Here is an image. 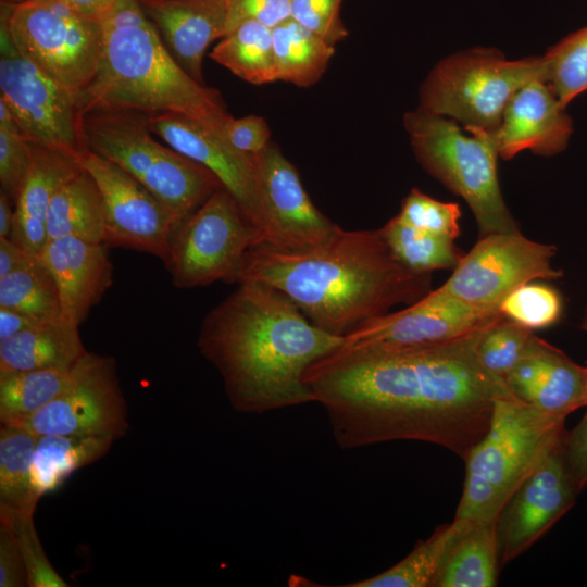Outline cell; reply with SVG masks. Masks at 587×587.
Listing matches in <instances>:
<instances>
[{"instance_id":"obj_1","label":"cell","mask_w":587,"mask_h":587,"mask_svg":"<svg viewBox=\"0 0 587 587\" xmlns=\"http://www.w3.org/2000/svg\"><path fill=\"white\" fill-rule=\"evenodd\" d=\"M489 324L420 349H336L310 365L303 382L326 412L342 449L419 440L464 460L486 434L496 400L511 394L504 379L487 371L477 357Z\"/></svg>"},{"instance_id":"obj_2","label":"cell","mask_w":587,"mask_h":587,"mask_svg":"<svg viewBox=\"0 0 587 587\" xmlns=\"http://www.w3.org/2000/svg\"><path fill=\"white\" fill-rule=\"evenodd\" d=\"M342 340L278 289L248 280L205 315L197 346L220 373L233 409L264 414L314 402L303 375Z\"/></svg>"},{"instance_id":"obj_3","label":"cell","mask_w":587,"mask_h":587,"mask_svg":"<svg viewBox=\"0 0 587 587\" xmlns=\"http://www.w3.org/2000/svg\"><path fill=\"white\" fill-rule=\"evenodd\" d=\"M248 280L278 289L315 326L344 337L395 305L426 296L432 277L402 265L379 229L340 228L327 242L307 250L254 243L232 284Z\"/></svg>"},{"instance_id":"obj_4","label":"cell","mask_w":587,"mask_h":587,"mask_svg":"<svg viewBox=\"0 0 587 587\" xmlns=\"http://www.w3.org/2000/svg\"><path fill=\"white\" fill-rule=\"evenodd\" d=\"M100 22L102 53L96 76L80 91L84 114L176 113L221 129L230 115L220 91L198 83L177 64L139 0H118Z\"/></svg>"},{"instance_id":"obj_5","label":"cell","mask_w":587,"mask_h":587,"mask_svg":"<svg viewBox=\"0 0 587 587\" xmlns=\"http://www.w3.org/2000/svg\"><path fill=\"white\" fill-rule=\"evenodd\" d=\"M565 419L512 394L498 398L486 434L463 460L465 479L454 519L495 524L513 492L560 445Z\"/></svg>"},{"instance_id":"obj_6","label":"cell","mask_w":587,"mask_h":587,"mask_svg":"<svg viewBox=\"0 0 587 587\" xmlns=\"http://www.w3.org/2000/svg\"><path fill=\"white\" fill-rule=\"evenodd\" d=\"M148 116L137 111H89L82 121L84 143L137 179L180 224L223 186L203 165L158 142Z\"/></svg>"},{"instance_id":"obj_7","label":"cell","mask_w":587,"mask_h":587,"mask_svg":"<svg viewBox=\"0 0 587 587\" xmlns=\"http://www.w3.org/2000/svg\"><path fill=\"white\" fill-rule=\"evenodd\" d=\"M403 120L417 161L465 200L479 237L520 232L500 190L495 132L471 130L467 136L454 121L420 107Z\"/></svg>"},{"instance_id":"obj_8","label":"cell","mask_w":587,"mask_h":587,"mask_svg":"<svg viewBox=\"0 0 587 587\" xmlns=\"http://www.w3.org/2000/svg\"><path fill=\"white\" fill-rule=\"evenodd\" d=\"M547 82L544 57L507 60L496 49L474 48L441 60L420 91V108L461 122L466 132L494 133L513 95L527 83Z\"/></svg>"},{"instance_id":"obj_9","label":"cell","mask_w":587,"mask_h":587,"mask_svg":"<svg viewBox=\"0 0 587 587\" xmlns=\"http://www.w3.org/2000/svg\"><path fill=\"white\" fill-rule=\"evenodd\" d=\"M11 8L0 3V99L28 142L80 159L87 151L80 91L60 84L21 54L10 34Z\"/></svg>"},{"instance_id":"obj_10","label":"cell","mask_w":587,"mask_h":587,"mask_svg":"<svg viewBox=\"0 0 587 587\" xmlns=\"http://www.w3.org/2000/svg\"><path fill=\"white\" fill-rule=\"evenodd\" d=\"M8 23L21 54L60 84L82 91L96 76L103 41L100 21L71 3L26 0L12 5Z\"/></svg>"},{"instance_id":"obj_11","label":"cell","mask_w":587,"mask_h":587,"mask_svg":"<svg viewBox=\"0 0 587 587\" xmlns=\"http://www.w3.org/2000/svg\"><path fill=\"white\" fill-rule=\"evenodd\" d=\"M258 242V229L220 187L174 230L164 265L176 288L232 283L246 252Z\"/></svg>"},{"instance_id":"obj_12","label":"cell","mask_w":587,"mask_h":587,"mask_svg":"<svg viewBox=\"0 0 587 587\" xmlns=\"http://www.w3.org/2000/svg\"><path fill=\"white\" fill-rule=\"evenodd\" d=\"M36 436L111 438L128 430V411L115 359L87 351L73 366L63 391L34 414L9 423Z\"/></svg>"},{"instance_id":"obj_13","label":"cell","mask_w":587,"mask_h":587,"mask_svg":"<svg viewBox=\"0 0 587 587\" xmlns=\"http://www.w3.org/2000/svg\"><path fill=\"white\" fill-rule=\"evenodd\" d=\"M555 252L554 246L530 240L520 232L486 235L438 289L475 307L499 309L517 287L560 278L562 271L552 265Z\"/></svg>"},{"instance_id":"obj_14","label":"cell","mask_w":587,"mask_h":587,"mask_svg":"<svg viewBox=\"0 0 587 587\" xmlns=\"http://www.w3.org/2000/svg\"><path fill=\"white\" fill-rule=\"evenodd\" d=\"M502 316L499 309L465 303L438 288L397 312L371 319L344 336L349 352H395L445 344Z\"/></svg>"},{"instance_id":"obj_15","label":"cell","mask_w":587,"mask_h":587,"mask_svg":"<svg viewBox=\"0 0 587 587\" xmlns=\"http://www.w3.org/2000/svg\"><path fill=\"white\" fill-rule=\"evenodd\" d=\"M96 182L105 214L104 245L146 252L166 260L174 214L143 185L112 161L87 150L79 159Z\"/></svg>"},{"instance_id":"obj_16","label":"cell","mask_w":587,"mask_h":587,"mask_svg":"<svg viewBox=\"0 0 587 587\" xmlns=\"http://www.w3.org/2000/svg\"><path fill=\"white\" fill-rule=\"evenodd\" d=\"M148 122L167 146L215 175L258 229L260 242H265L268 224L253 154L241 152L220 130L187 115L160 113L149 115Z\"/></svg>"},{"instance_id":"obj_17","label":"cell","mask_w":587,"mask_h":587,"mask_svg":"<svg viewBox=\"0 0 587 587\" xmlns=\"http://www.w3.org/2000/svg\"><path fill=\"white\" fill-rule=\"evenodd\" d=\"M577 495L560 442L519 486L497 516L495 532L500 567L546 534L574 505Z\"/></svg>"},{"instance_id":"obj_18","label":"cell","mask_w":587,"mask_h":587,"mask_svg":"<svg viewBox=\"0 0 587 587\" xmlns=\"http://www.w3.org/2000/svg\"><path fill=\"white\" fill-rule=\"evenodd\" d=\"M253 159L268 224L264 243L307 250L327 242L340 229L313 204L297 168L275 142L270 141Z\"/></svg>"},{"instance_id":"obj_19","label":"cell","mask_w":587,"mask_h":587,"mask_svg":"<svg viewBox=\"0 0 587 587\" xmlns=\"http://www.w3.org/2000/svg\"><path fill=\"white\" fill-rule=\"evenodd\" d=\"M565 108L545 80L521 87L495 132L499 157L509 160L525 150L547 157L562 152L573 133Z\"/></svg>"},{"instance_id":"obj_20","label":"cell","mask_w":587,"mask_h":587,"mask_svg":"<svg viewBox=\"0 0 587 587\" xmlns=\"http://www.w3.org/2000/svg\"><path fill=\"white\" fill-rule=\"evenodd\" d=\"M177 64L205 85L202 62L209 46L226 35L227 0H139Z\"/></svg>"},{"instance_id":"obj_21","label":"cell","mask_w":587,"mask_h":587,"mask_svg":"<svg viewBox=\"0 0 587 587\" xmlns=\"http://www.w3.org/2000/svg\"><path fill=\"white\" fill-rule=\"evenodd\" d=\"M38 259L58 287L63 315L80 325L113 282L105 245L72 237L50 239Z\"/></svg>"},{"instance_id":"obj_22","label":"cell","mask_w":587,"mask_h":587,"mask_svg":"<svg viewBox=\"0 0 587 587\" xmlns=\"http://www.w3.org/2000/svg\"><path fill=\"white\" fill-rule=\"evenodd\" d=\"M582 367L564 352L534 337L526 354L504 376L516 398L553 415L566 417L585 407Z\"/></svg>"},{"instance_id":"obj_23","label":"cell","mask_w":587,"mask_h":587,"mask_svg":"<svg viewBox=\"0 0 587 587\" xmlns=\"http://www.w3.org/2000/svg\"><path fill=\"white\" fill-rule=\"evenodd\" d=\"M33 160L27 178L14 203L10 239L38 257L46 243L47 218L51 201L60 187L82 168L79 159L30 143Z\"/></svg>"},{"instance_id":"obj_24","label":"cell","mask_w":587,"mask_h":587,"mask_svg":"<svg viewBox=\"0 0 587 587\" xmlns=\"http://www.w3.org/2000/svg\"><path fill=\"white\" fill-rule=\"evenodd\" d=\"M455 532L430 587H494L500 564L495 524L453 519Z\"/></svg>"},{"instance_id":"obj_25","label":"cell","mask_w":587,"mask_h":587,"mask_svg":"<svg viewBox=\"0 0 587 587\" xmlns=\"http://www.w3.org/2000/svg\"><path fill=\"white\" fill-rule=\"evenodd\" d=\"M78 327L62 315L0 340V373L73 366L87 352Z\"/></svg>"},{"instance_id":"obj_26","label":"cell","mask_w":587,"mask_h":587,"mask_svg":"<svg viewBox=\"0 0 587 587\" xmlns=\"http://www.w3.org/2000/svg\"><path fill=\"white\" fill-rule=\"evenodd\" d=\"M48 240L72 237L104 243L105 214L101 193L82 168L55 192L47 218Z\"/></svg>"},{"instance_id":"obj_27","label":"cell","mask_w":587,"mask_h":587,"mask_svg":"<svg viewBox=\"0 0 587 587\" xmlns=\"http://www.w3.org/2000/svg\"><path fill=\"white\" fill-rule=\"evenodd\" d=\"M37 436L0 424V515L35 513L41 496L33 474Z\"/></svg>"},{"instance_id":"obj_28","label":"cell","mask_w":587,"mask_h":587,"mask_svg":"<svg viewBox=\"0 0 587 587\" xmlns=\"http://www.w3.org/2000/svg\"><path fill=\"white\" fill-rule=\"evenodd\" d=\"M113 441L96 436H37L33 474L39 495L60 488L74 472L103 458Z\"/></svg>"},{"instance_id":"obj_29","label":"cell","mask_w":587,"mask_h":587,"mask_svg":"<svg viewBox=\"0 0 587 587\" xmlns=\"http://www.w3.org/2000/svg\"><path fill=\"white\" fill-rule=\"evenodd\" d=\"M276 82L299 87L315 84L325 73L335 46L292 18L272 29Z\"/></svg>"},{"instance_id":"obj_30","label":"cell","mask_w":587,"mask_h":587,"mask_svg":"<svg viewBox=\"0 0 587 587\" xmlns=\"http://www.w3.org/2000/svg\"><path fill=\"white\" fill-rule=\"evenodd\" d=\"M210 57L250 84L276 82L272 28L258 22L239 24L222 38Z\"/></svg>"},{"instance_id":"obj_31","label":"cell","mask_w":587,"mask_h":587,"mask_svg":"<svg viewBox=\"0 0 587 587\" xmlns=\"http://www.w3.org/2000/svg\"><path fill=\"white\" fill-rule=\"evenodd\" d=\"M73 366L0 373V424L14 423L51 402L67 385Z\"/></svg>"},{"instance_id":"obj_32","label":"cell","mask_w":587,"mask_h":587,"mask_svg":"<svg viewBox=\"0 0 587 587\" xmlns=\"http://www.w3.org/2000/svg\"><path fill=\"white\" fill-rule=\"evenodd\" d=\"M379 230L395 258L415 273L454 270L464 255L452 239L419 230L397 216Z\"/></svg>"},{"instance_id":"obj_33","label":"cell","mask_w":587,"mask_h":587,"mask_svg":"<svg viewBox=\"0 0 587 587\" xmlns=\"http://www.w3.org/2000/svg\"><path fill=\"white\" fill-rule=\"evenodd\" d=\"M0 308L18 311L37 322L63 315L58 287L38 257L0 278Z\"/></svg>"},{"instance_id":"obj_34","label":"cell","mask_w":587,"mask_h":587,"mask_svg":"<svg viewBox=\"0 0 587 587\" xmlns=\"http://www.w3.org/2000/svg\"><path fill=\"white\" fill-rule=\"evenodd\" d=\"M455 522L438 526L400 562L375 576L342 587H430L444 552L455 532Z\"/></svg>"},{"instance_id":"obj_35","label":"cell","mask_w":587,"mask_h":587,"mask_svg":"<svg viewBox=\"0 0 587 587\" xmlns=\"http://www.w3.org/2000/svg\"><path fill=\"white\" fill-rule=\"evenodd\" d=\"M542 57L547 84L563 105L587 90V27L570 34Z\"/></svg>"},{"instance_id":"obj_36","label":"cell","mask_w":587,"mask_h":587,"mask_svg":"<svg viewBox=\"0 0 587 587\" xmlns=\"http://www.w3.org/2000/svg\"><path fill=\"white\" fill-rule=\"evenodd\" d=\"M535 335L533 330L503 315L487 326L477 345V357L490 373L502 377L528 351Z\"/></svg>"},{"instance_id":"obj_37","label":"cell","mask_w":587,"mask_h":587,"mask_svg":"<svg viewBox=\"0 0 587 587\" xmlns=\"http://www.w3.org/2000/svg\"><path fill=\"white\" fill-rule=\"evenodd\" d=\"M562 309L560 294L551 286L534 280L514 289L499 305L504 317L530 330L554 325Z\"/></svg>"},{"instance_id":"obj_38","label":"cell","mask_w":587,"mask_h":587,"mask_svg":"<svg viewBox=\"0 0 587 587\" xmlns=\"http://www.w3.org/2000/svg\"><path fill=\"white\" fill-rule=\"evenodd\" d=\"M0 522L7 524L17 542L23 557L28 587H67L66 580L49 561L37 534L34 513L0 515Z\"/></svg>"},{"instance_id":"obj_39","label":"cell","mask_w":587,"mask_h":587,"mask_svg":"<svg viewBox=\"0 0 587 587\" xmlns=\"http://www.w3.org/2000/svg\"><path fill=\"white\" fill-rule=\"evenodd\" d=\"M396 216L419 230L452 240L461 234L459 204L438 201L416 188L404 198Z\"/></svg>"},{"instance_id":"obj_40","label":"cell","mask_w":587,"mask_h":587,"mask_svg":"<svg viewBox=\"0 0 587 587\" xmlns=\"http://www.w3.org/2000/svg\"><path fill=\"white\" fill-rule=\"evenodd\" d=\"M32 160L30 142L21 133L0 130V190L13 203L27 178Z\"/></svg>"},{"instance_id":"obj_41","label":"cell","mask_w":587,"mask_h":587,"mask_svg":"<svg viewBox=\"0 0 587 587\" xmlns=\"http://www.w3.org/2000/svg\"><path fill=\"white\" fill-rule=\"evenodd\" d=\"M342 0H290L291 18L335 46L348 36L340 17Z\"/></svg>"},{"instance_id":"obj_42","label":"cell","mask_w":587,"mask_h":587,"mask_svg":"<svg viewBox=\"0 0 587 587\" xmlns=\"http://www.w3.org/2000/svg\"><path fill=\"white\" fill-rule=\"evenodd\" d=\"M289 18L290 0H227L226 34L247 21L273 29Z\"/></svg>"},{"instance_id":"obj_43","label":"cell","mask_w":587,"mask_h":587,"mask_svg":"<svg viewBox=\"0 0 587 587\" xmlns=\"http://www.w3.org/2000/svg\"><path fill=\"white\" fill-rule=\"evenodd\" d=\"M220 132L236 149L248 154L259 153L271 141L267 123L257 115L240 118L229 116Z\"/></svg>"},{"instance_id":"obj_44","label":"cell","mask_w":587,"mask_h":587,"mask_svg":"<svg viewBox=\"0 0 587 587\" xmlns=\"http://www.w3.org/2000/svg\"><path fill=\"white\" fill-rule=\"evenodd\" d=\"M561 452L571 479L579 494L587 486V411L572 430H565Z\"/></svg>"},{"instance_id":"obj_45","label":"cell","mask_w":587,"mask_h":587,"mask_svg":"<svg viewBox=\"0 0 587 587\" xmlns=\"http://www.w3.org/2000/svg\"><path fill=\"white\" fill-rule=\"evenodd\" d=\"M25 563L11 528L0 522V587H26Z\"/></svg>"},{"instance_id":"obj_46","label":"cell","mask_w":587,"mask_h":587,"mask_svg":"<svg viewBox=\"0 0 587 587\" xmlns=\"http://www.w3.org/2000/svg\"><path fill=\"white\" fill-rule=\"evenodd\" d=\"M35 258L10 238H0V278L27 265Z\"/></svg>"},{"instance_id":"obj_47","label":"cell","mask_w":587,"mask_h":587,"mask_svg":"<svg viewBox=\"0 0 587 587\" xmlns=\"http://www.w3.org/2000/svg\"><path fill=\"white\" fill-rule=\"evenodd\" d=\"M41 323L18 311L0 308V340L10 338L21 332Z\"/></svg>"},{"instance_id":"obj_48","label":"cell","mask_w":587,"mask_h":587,"mask_svg":"<svg viewBox=\"0 0 587 587\" xmlns=\"http://www.w3.org/2000/svg\"><path fill=\"white\" fill-rule=\"evenodd\" d=\"M118 0H71V4L83 15L101 21Z\"/></svg>"},{"instance_id":"obj_49","label":"cell","mask_w":587,"mask_h":587,"mask_svg":"<svg viewBox=\"0 0 587 587\" xmlns=\"http://www.w3.org/2000/svg\"><path fill=\"white\" fill-rule=\"evenodd\" d=\"M14 222V203L0 190V238H10Z\"/></svg>"},{"instance_id":"obj_50","label":"cell","mask_w":587,"mask_h":587,"mask_svg":"<svg viewBox=\"0 0 587 587\" xmlns=\"http://www.w3.org/2000/svg\"><path fill=\"white\" fill-rule=\"evenodd\" d=\"M0 130L11 132V133H21L11 109L1 99H0Z\"/></svg>"},{"instance_id":"obj_51","label":"cell","mask_w":587,"mask_h":587,"mask_svg":"<svg viewBox=\"0 0 587 587\" xmlns=\"http://www.w3.org/2000/svg\"><path fill=\"white\" fill-rule=\"evenodd\" d=\"M584 397H585V407H587V367H585V374H584Z\"/></svg>"},{"instance_id":"obj_52","label":"cell","mask_w":587,"mask_h":587,"mask_svg":"<svg viewBox=\"0 0 587 587\" xmlns=\"http://www.w3.org/2000/svg\"><path fill=\"white\" fill-rule=\"evenodd\" d=\"M580 328L587 333V308L585 309L584 315L582 317Z\"/></svg>"},{"instance_id":"obj_53","label":"cell","mask_w":587,"mask_h":587,"mask_svg":"<svg viewBox=\"0 0 587 587\" xmlns=\"http://www.w3.org/2000/svg\"><path fill=\"white\" fill-rule=\"evenodd\" d=\"M26 0H0V3H5L10 5H17Z\"/></svg>"},{"instance_id":"obj_54","label":"cell","mask_w":587,"mask_h":587,"mask_svg":"<svg viewBox=\"0 0 587 587\" xmlns=\"http://www.w3.org/2000/svg\"><path fill=\"white\" fill-rule=\"evenodd\" d=\"M39 1H50V2H64V3H71V0H39Z\"/></svg>"}]
</instances>
